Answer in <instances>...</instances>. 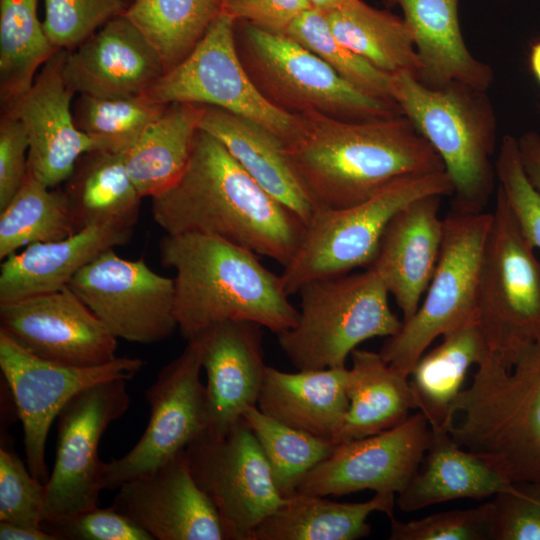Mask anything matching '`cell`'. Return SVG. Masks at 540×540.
I'll return each mask as SVG.
<instances>
[{
  "mask_svg": "<svg viewBox=\"0 0 540 540\" xmlns=\"http://www.w3.org/2000/svg\"><path fill=\"white\" fill-rule=\"evenodd\" d=\"M152 216L166 234L213 236L283 267L293 257L305 229L298 216L200 128L182 176L152 198Z\"/></svg>",
  "mask_w": 540,
  "mask_h": 540,
  "instance_id": "6da1fadb",
  "label": "cell"
},
{
  "mask_svg": "<svg viewBox=\"0 0 540 540\" xmlns=\"http://www.w3.org/2000/svg\"><path fill=\"white\" fill-rule=\"evenodd\" d=\"M285 146L314 210L358 204L409 175L445 171L404 115L350 121L308 111Z\"/></svg>",
  "mask_w": 540,
  "mask_h": 540,
  "instance_id": "7a4b0ae2",
  "label": "cell"
},
{
  "mask_svg": "<svg viewBox=\"0 0 540 540\" xmlns=\"http://www.w3.org/2000/svg\"><path fill=\"white\" fill-rule=\"evenodd\" d=\"M162 265L175 271V317L187 341L227 321H248L279 334L295 326L298 310L281 276L256 253L197 233L165 234Z\"/></svg>",
  "mask_w": 540,
  "mask_h": 540,
  "instance_id": "3957f363",
  "label": "cell"
},
{
  "mask_svg": "<svg viewBox=\"0 0 540 540\" xmlns=\"http://www.w3.org/2000/svg\"><path fill=\"white\" fill-rule=\"evenodd\" d=\"M448 432L510 483L540 488V339L510 369L491 353L477 365Z\"/></svg>",
  "mask_w": 540,
  "mask_h": 540,
  "instance_id": "277c9868",
  "label": "cell"
},
{
  "mask_svg": "<svg viewBox=\"0 0 540 540\" xmlns=\"http://www.w3.org/2000/svg\"><path fill=\"white\" fill-rule=\"evenodd\" d=\"M392 98L441 158L453 184L452 211H484L497 180V118L487 91L456 81L431 88L399 72Z\"/></svg>",
  "mask_w": 540,
  "mask_h": 540,
  "instance_id": "5b68a950",
  "label": "cell"
},
{
  "mask_svg": "<svg viewBox=\"0 0 540 540\" xmlns=\"http://www.w3.org/2000/svg\"><path fill=\"white\" fill-rule=\"evenodd\" d=\"M297 293V323L277 336L282 351L298 370L343 367L359 344L390 337L402 326L389 306V292L373 268L312 280Z\"/></svg>",
  "mask_w": 540,
  "mask_h": 540,
  "instance_id": "8992f818",
  "label": "cell"
},
{
  "mask_svg": "<svg viewBox=\"0 0 540 540\" xmlns=\"http://www.w3.org/2000/svg\"><path fill=\"white\" fill-rule=\"evenodd\" d=\"M452 193L449 175L439 171L399 178L352 206L314 210L280 274L285 292L294 295L312 280L369 268L387 224L399 210L424 196Z\"/></svg>",
  "mask_w": 540,
  "mask_h": 540,
  "instance_id": "52a82bcc",
  "label": "cell"
},
{
  "mask_svg": "<svg viewBox=\"0 0 540 540\" xmlns=\"http://www.w3.org/2000/svg\"><path fill=\"white\" fill-rule=\"evenodd\" d=\"M237 53L261 94L290 114L315 111L359 121L402 115L396 102L369 95L345 81L286 34L235 22Z\"/></svg>",
  "mask_w": 540,
  "mask_h": 540,
  "instance_id": "ba28073f",
  "label": "cell"
},
{
  "mask_svg": "<svg viewBox=\"0 0 540 540\" xmlns=\"http://www.w3.org/2000/svg\"><path fill=\"white\" fill-rule=\"evenodd\" d=\"M534 249L497 187L479 274L476 319L490 353L506 369L540 339V261Z\"/></svg>",
  "mask_w": 540,
  "mask_h": 540,
  "instance_id": "9c48e42d",
  "label": "cell"
},
{
  "mask_svg": "<svg viewBox=\"0 0 540 540\" xmlns=\"http://www.w3.org/2000/svg\"><path fill=\"white\" fill-rule=\"evenodd\" d=\"M439 259L415 314L402 321L379 353L409 377L431 343L476 319V299L492 212L459 213L444 219Z\"/></svg>",
  "mask_w": 540,
  "mask_h": 540,
  "instance_id": "30bf717a",
  "label": "cell"
},
{
  "mask_svg": "<svg viewBox=\"0 0 540 540\" xmlns=\"http://www.w3.org/2000/svg\"><path fill=\"white\" fill-rule=\"evenodd\" d=\"M191 473L215 506L225 540H251L286 500L242 417L224 432L206 429L186 448Z\"/></svg>",
  "mask_w": 540,
  "mask_h": 540,
  "instance_id": "8fae6325",
  "label": "cell"
},
{
  "mask_svg": "<svg viewBox=\"0 0 540 540\" xmlns=\"http://www.w3.org/2000/svg\"><path fill=\"white\" fill-rule=\"evenodd\" d=\"M166 104L196 103L259 123L286 146L299 136L300 114L272 105L258 90L236 50L235 20L220 13L193 51L146 92Z\"/></svg>",
  "mask_w": 540,
  "mask_h": 540,
  "instance_id": "7c38bea8",
  "label": "cell"
},
{
  "mask_svg": "<svg viewBox=\"0 0 540 540\" xmlns=\"http://www.w3.org/2000/svg\"><path fill=\"white\" fill-rule=\"evenodd\" d=\"M126 382L114 379L85 388L59 412L56 458L45 483L43 520L99 505L105 462L99 458L98 446L104 431L130 405Z\"/></svg>",
  "mask_w": 540,
  "mask_h": 540,
  "instance_id": "4fadbf2b",
  "label": "cell"
},
{
  "mask_svg": "<svg viewBox=\"0 0 540 540\" xmlns=\"http://www.w3.org/2000/svg\"><path fill=\"white\" fill-rule=\"evenodd\" d=\"M118 339L157 343L178 328L174 278L143 259L128 260L108 249L85 265L68 285Z\"/></svg>",
  "mask_w": 540,
  "mask_h": 540,
  "instance_id": "5bb4252c",
  "label": "cell"
},
{
  "mask_svg": "<svg viewBox=\"0 0 540 540\" xmlns=\"http://www.w3.org/2000/svg\"><path fill=\"white\" fill-rule=\"evenodd\" d=\"M140 358L116 357L91 367H76L36 357L0 331V369L24 429L27 467L42 483L49 479L46 441L53 421L77 393L97 383L132 379Z\"/></svg>",
  "mask_w": 540,
  "mask_h": 540,
  "instance_id": "9a60e30c",
  "label": "cell"
},
{
  "mask_svg": "<svg viewBox=\"0 0 540 540\" xmlns=\"http://www.w3.org/2000/svg\"><path fill=\"white\" fill-rule=\"evenodd\" d=\"M202 368V345L195 339L161 369L145 393L150 406L146 429L129 452L105 462L103 490L118 489L160 466L208 428Z\"/></svg>",
  "mask_w": 540,
  "mask_h": 540,
  "instance_id": "2e32d148",
  "label": "cell"
},
{
  "mask_svg": "<svg viewBox=\"0 0 540 540\" xmlns=\"http://www.w3.org/2000/svg\"><path fill=\"white\" fill-rule=\"evenodd\" d=\"M430 437V425L418 411L388 430L335 444L297 491L325 497L363 490L398 494L417 472Z\"/></svg>",
  "mask_w": 540,
  "mask_h": 540,
  "instance_id": "e0dca14e",
  "label": "cell"
},
{
  "mask_svg": "<svg viewBox=\"0 0 540 540\" xmlns=\"http://www.w3.org/2000/svg\"><path fill=\"white\" fill-rule=\"evenodd\" d=\"M0 331L30 354L58 364L91 367L116 358L117 338L69 286L0 304Z\"/></svg>",
  "mask_w": 540,
  "mask_h": 540,
  "instance_id": "ac0fdd59",
  "label": "cell"
},
{
  "mask_svg": "<svg viewBox=\"0 0 540 540\" xmlns=\"http://www.w3.org/2000/svg\"><path fill=\"white\" fill-rule=\"evenodd\" d=\"M111 506L153 540H225L218 512L196 483L185 449L123 483Z\"/></svg>",
  "mask_w": 540,
  "mask_h": 540,
  "instance_id": "d6986e66",
  "label": "cell"
},
{
  "mask_svg": "<svg viewBox=\"0 0 540 540\" xmlns=\"http://www.w3.org/2000/svg\"><path fill=\"white\" fill-rule=\"evenodd\" d=\"M67 52L57 49L41 67L30 89L1 107V114L20 120L26 127L28 172L50 188L68 179L83 154L98 149L74 122L75 92L63 72Z\"/></svg>",
  "mask_w": 540,
  "mask_h": 540,
  "instance_id": "ffe728a7",
  "label": "cell"
},
{
  "mask_svg": "<svg viewBox=\"0 0 540 540\" xmlns=\"http://www.w3.org/2000/svg\"><path fill=\"white\" fill-rule=\"evenodd\" d=\"M63 72L75 94L99 98L144 94L165 73L156 51L124 13L69 50Z\"/></svg>",
  "mask_w": 540,
  "mask_h": 540,
  "instance_id": "44dd1931",
  "label": "cell"
},
{
  "mask_svg": "<svg viewBox=\"0 0 540 540\" xmlns=\"http://www.w3.org/2000/svg\"><path fill=\"white\" fill-rule=\"evenodd\" d=\"M262 329L253 322L227 321L197 338L207 375V429L224 432L257 406L267 368Z\"/></svg>",
  "mask_w": 540,
  "mask_h": 540,
  "instance_id": "7402d4cb",
  "label": "cell"
},
{
  "mask_svg": "<svg viewBox=\"0 0 540 540\" xmlns=\"http://www.w3.org/2000/svg\"><path fill=\"white\" fill-rule=\"evenodd\" d=\"M441 195L418 198L387 224L369 268L381 277L400 308L403 320L417 311L434 274L443 241L439 217Z\"/></svg>",
  "mask_w": 540,
  "mask_h": 540,
  "instance_id": "603a6c76",
  "label": "cell"
},
{
  "mask_svg": "<svg viewBox=\"0 0 540 540\" xmlns=\"http://www.w3.org/2000/svg\"><path fill=\"white\" fill-rule=\"evenodd\" d=\"M133 229L108 225L86 227L71 236L31 244L0 267V304L60 290L96 256L127 244Z\"/></svg>",
  "mask_w": 540,
  "mask_h": 540,
  "instance_id": "cb8c5ba5",
  "label": "cell"
},
{
  "mask_svg": "<svg viewBox=\"0 0 540 540\" xmlns=\"http://www.w3.org/2000/svg\"><path fill=\"white\" fill-rule=\"evenodd\" d=\"M398 6L412 31L421 64L418 80L431 88L461 82L487 91L494 79L491 66L466 46L460 23V0H383Z\"/></svg>",
  "mask_w": 540,
  "mask_h": 540,
  "instance_id": "d4e9b609",
  "label": "cell"
},
{
  "mask_svg": "<svg viewBox=\"0 0 540 540\" xmlns=\"http://www.w3.org/2000/svg\"><path fill=\"white\" fill-rule=\"evenodd\" d=\"M199 128L215 137L262 188L304 224L309 221L314 206L285 145L274 133L248 118L206 105Z\"/></svg>",
  "mask_w": 540,
  "mask_h": 540,
  "instance_id": "484cf974",
  "label": "cell"
},
{
  "mask_svg": "<svg viewBox=\"0 0 540 540\" xmlns=\"http://www.w3.org/2000/svg\"><path fill=\"white\" fill-rule=\"evenodd\" d=\"M348 372L345 366L295 373L267 366L257 407L284 424L333 442L349 405Z\"/></svg>",
  "mask_w": 540,
  "mask_h": 540,
  "instance_id": "4316f807",
  "label": "cell"
},
{
  "mask_svg": "<svg viewBox=\"0 0 540 540\" xmlns=\"http://www.w3.org/2000/svg\"><path fill=\"white\" fill-rule=\"evenodd\" d=\"M511 484L484 459L455 442L447 428L431 429L422 462L398 493L396 504L404 512H413L455 499L494 496Z\"/></svg>",
  "mask_w": 540,
  "mask_h": 540,
  "instance_id": "83f0119b",
  "label": "cell"
},
{
  "mask_svg": "<svg viewBox=\"0 0 540 540\" xmlns=\"http://www.w3.org/2000/svg\"><path fill=\"white\" fill-rule=\"evenodd\" d=\"M348 372L349 405L334 444L393 428L418 410L409 377L384 361L380 353L354 349Z\"/></svg>",
  "mask_w": 540,
  "mask_h": 540,
  "instance_id": "f1b7e54d",
  "label": "cell"
},
{
  "mask_svg": "<svg viewBox=\"0 0 540 540\" xmlns=\"http://www.w3.org/2000/svg\"><path fill=\"white\" fill-rule=\"evenodd\" d=\"M395 494L376 492L365 502H335L295 491L254 531L251 540H355L371 532L374 512L393 517Z\"/></svg>",
  "mask_w": 540,
  "mask_h": 540,
  "instance_id": "f546056e",
  "label": "cell"
},
{
  "mask_svg": "<svg viewBox=\"0 0 540 540\" xmlns=\"http://www.w3.org/2000/svg\"><path fill=\"white\" fill-rule=\"evenodd\" d=\"M64 183L77 231L96 225L133 229L143 197L130 177L125 153L91 150L78 159Z\"/></svg>",
  "mask_w": 540,
  "mask_h": 540,
  "instance_id": "4dcf8cb0",
  "label": "cell"
},
{
  "mask_svg": "<svg viewBox=\"0 0 540 540\" xmlns=\"http://www.w3.org/2000/svg\"><path fill=\"white\" fill-rule=\"evenodd\" d=\"M205 105L168 104L165 111L125 153L132 181L142 197H155L184 173Z\"/></svg>",
  "mask_w": 540,
  "mask_h": 540,
  "instance_id": "1f68e13d",
  "label": "cell"
},
{
  "mask_svg": "<svg viewBox=\"0 0 540 540\" xmlns=\"http://www.w3.org/2000/svg\"><path fill=\"white\" fill-rule=\"evenodd\" d=\"M442 338L438 346L421 356L409 375L418 411L431 429H448L468 369L490 354L477 319Z\"/></svg>",
  "mask_w": 540,
  "mask_h": 540,
  "instance_id": "d6a6232c",
  "label": "cell"
},
{
  "mask_svg": "<svg viewBox=\"0 0 540 540\" xmlns=\"http://www.w3.org/2000/svg\"><path fill=\"white\" fill-rule=\"evenodd\" d=\"M324 14L336 39L374 67L391 75L408 72L419 78L421 64L403 17L363 0H347Z\"/></svg>",
  "mask_w": 540,
  "mask_h": 540,
  "instance_id": "836d02e7",
  "label": "cell"
},
{
  "mask_svg": "<svg viewBox=\"0 0 540 540\" xmlns=\"http://www.w3.org/2000/svg\"><path fill=\"white\" fill-rule=\"evenodd\" d=\"M123 13L156 51L167 72L201 41L221 13V0H132Z\"/></svg>",
  "mask_w": 540,
  "mask_h": 540,
  "instance_id": "e575fe53",
  "label": "cell"
},
{
  "mask_svg": "<svg viewBox=\"0 0 540 540\" xmlns=\"http://www.w3.org/2000/svg\"><path fill=\"white\" fill-rule=\"evenodd\" d=\"M57 48L37 15V0H0L1 107L25 94Z\"/></svg>",
  "mask_w": 540,
  "mask_h": 540,
  "instance_id": "d590c367",
  "label": "cell"
},
{
  "mask_svg": "<svg viewBox=\"0 0 540 540\" xmlns=\"http://www.w3.org/2000/svg\"><path fill=\"white\" fill-rule=\"evenodd\" d=\"M77 232L63 189L50 188L28 172L12 200L0 210V259L31 244Z\"/></svg>",
  "mask_w": 540,
  "mask_h": 540,
  "instance_id": "8d00e7d4",
  "label": "cell"
},
{
  "mask_svg": "<svg viewBox=\"0 0 540 540\" xmlns=\"http://www.w3.org/2000/svg\"><path fill=\"white\" fill-rule=\"evenodd\" d=\"M167 106L147 93L119 98L78 95L72 113L77 128L98 149L126 153Z\"/></svg>",
  "mask_w": 540,
  "mask_h": 540,
  "instance_id": "74e56055",
  "label": "cell"
},
{
  "mask_svg": "<svg viewBox=\"0 0 540 540\" xmlns=\"http://www.w3.org/2000/svg\"><path fill=\"white\" fill-rule=\"evenodd\" d=\"M254 433L284 497L297 491L303 478L326 459L335 444L284 424L249 407L242 416Z\"/></svg>",
  "mask_w": 540,
  "mask_h": 540,
  "instance_id": "f35d334b",
  "label": "cell"
},
{
  "mask_svg": "<svg viewBox=\"0 0 540 540\" xmlns=\"http://www.w3.org/2000/svg\"><path fill=\"white\" fill-rule=\"evenodd\" d=\"M325 61L345 81L377 98H392V75L379 70L333 35L324 12L309 8L284 33ZM395 102V101H394Z\"/></svg>",
  "mask_w": 540,
  "mask_h": 540,
  "instance_id": "ab89813d",
  "label": "cell"
},
{
  "mask_svg": "<svg viewBox=\"0 0 540 540\" xmlns=\"http://www.w3.org/2000/svg\"><path fill=\"white\" fill-rule=\"evenodd\" d=\"M44 30L57 49L72 50L128 6L125 0H43Z\"/></svg>",
  "mask_w": 540,
  "mask_h": 540,
  "instance_id": "60d3db41",
  "label": "cell"
},
{
  "mask_svg": "<svg viewBox=\"0 0 540 540\" xmlns=\"http://www.w3.org/2000/svg\"><path fill=\"white\" fill-rule=\"evenodd\" d=\"M45 483L37 480L12 450L0 449V521L41 527Z\"/></svg>",
  "mask_w": 540,
  "mask_h": 540,
  "instance_id": "b9f144b4",
  "label": "cell"
},
{
  "mask_svg": "<svg viewBox=\"0 0 540 540\" xmlns=\"http://www.w3.org/2000/svg\"><path fill=\"white\" fill-rule=\"evenodd\" d=\"M491 502L403 522L390 518V540H490Z\"/></svg>",
  "mask_w": 540,
  "mask_h": 540,
  "instance_id": "7bdbcfd3",
  "label": "cell"
},
{
  "mask_svg": "<svg viewBox=\"0 0 540 540\" xmlns=\"http://www.w3.org/2000/svg\"><path fill=\"white\" fill-rule=\"evenodd\" d=\"M498 187L503 192L523 233L534 248L540 249V194L526 177L517 139L505 135L495 158Z\"/></svg>",
  "mask_w": 540,
  "mask_h": 540,
  "instance_id": "ee69618b",
  "label": "cell"
},
{
  "mask_svg": "<svg viewBox=\"0 0 540 540\" xmlns=\"http://www.w3.org/2000/svg\"><path fill=\"white\" fill-rule=\"evenodd\" d=\"M490 540H540V488L512 483L491 501Z\"/></svg>",
  "mask_w": 540,
  "mask_h": 540,
  "instance_id": "f6af8a7d",
  "label": "cell"
},
{
  "mask_svg": "<svg viewBox=\"0 0 540 540\" xmlns=\"http://www.w3.org/2000/svg\"><path fill=\"white\" fill-rule=\"evenodd\" d=\"M41 527L55 540H153L112 506L44 519Z\"/></svg>",
  "mask_w": 540,
  "mask_h": 540,
  "instance_id": "bcb514c9",
  "label": "cell"
},
{
  "mask_svg": "<svg viewBox=\"0 0 540 540\" xmlns=\"http://www.w3.org/2000/svg\"><path fill=\"white\" fill-rule=\"evenodd\" d=\"M29 138L24 124L1 114L0 210L15 196L28 174Z\"/></svg>",
  "mask_w": 540,
  "mask_h": 540,
  "instance_id": "7dc6e473",
  "label": "cell"
},
{
  "mask_svg": "<svg viewBox=\"0 0 540 540\" xmlns=\"http://www.w3.org/2000/svg\"><path fill=\"white\" fill-rule=\"evenodd\" d=\"M309 8L312 6L308 0H221V13L235 22L245 21L281 34Z\"/></svg>",
  "mask_w": 540,
  "mask_h": 540,
  "instance_id": "c3c4849f",
  "label": "cell"
},
{
  "mask_svg": "<svg viewBox=\"0 0 540 540\" xmlns=\"http://www.w3.org/2000/svg\"><path fill=\"white\" fill-rule=\"evenodd\" d=\"M521 164L531 185L540 194V135L525 132L517 139Z\"/></svg>",
  "mask_w": 540,
  "mask_h": 540,
  "instance_id": "681fc988",
  "label": "cell"
},
{
  "mask_svg": "<svg viewBox=\"0 0 540 540\" xmlns=\"http://www.w3.org/2000/svg\"><path fill=\"white\" fill-rule=\"evenodd\" d=\"M0 540H55L42 527L0 521Z\"/></svg>",
  "mask_w": 540,
  "mask_h": 540,
  "instance_id": "f907efd6",
  "label": "cell"
},
{
  "mask_svg": "<svg viewBox=\"0 0 540 540\" xmlns=\"http://www.w3.org/2000/svg\"><path fill=\"white\" fill-rule=\"evenodd\" d=\"M529 63L533 74L540 83V41H537L532 45Z\"/></svg>",
  "mask_w": 540,
  "mask_h": 540,
  "instance_id": "816d5d0a",
  "label": "cell"
},
{
  "mask_svg": "<svg viewBox=\"0 0 540 540\" xmlns=\"http://www.w3.org/2000/svg\"><path fill=\"white\" fill-rule=\"evenodd\" d=\"M346 1L347 0H308V2L313 8L318 9L322 12L332 10Z\"/></svg>",
  "mask_w": 540,
  "mask_h": 540,
  "instance_id": "f5cc1de1",
  "label": "cell"
},
{
  "mask_svg": "<svg viewBox=\"0 0 540 540\" xmlns=\"http://www.w3.org/2000/svg\"><path fill=\"white\" fill-rule=\"evenodd\" d=\"M128 4L132 1V0H125Z\"/></svg>",
  "mask_w": 540,
  "mask_h": 540,
  "instance_id": "db71d44e",
  "label": "cell"
}]
</instances>
